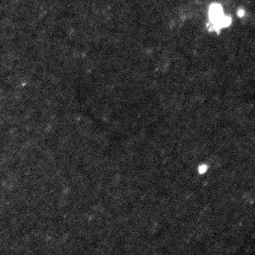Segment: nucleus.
I'll return each instance as SVG.
<instances>
[{
  "mask_svg": "<svg viewBox=\"0 0 255 255\" xmlns=\"http://www.w3.org/2000/svg\"><path fill=\"white\" fill-rule=\"evenodd\" d=\"M209 17L212 23L218 28L227 27L230 24V19L222 12V7L219 4H212L210 7Z\"/></svg>",
  "mask_w": 255,
  "mask_h": 255,
  "instance_id": "1",
  "label": "nucleus"
}]
</instances>
